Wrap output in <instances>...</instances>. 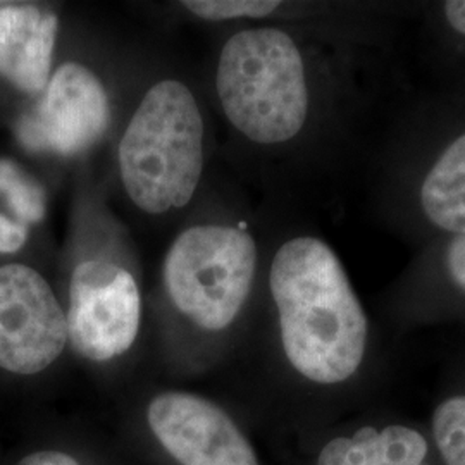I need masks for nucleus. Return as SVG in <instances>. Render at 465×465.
Wrapping results in <instances>:
<instances>
[{"mask_svg": "<svg viewBox=\"0 0 465 465\" xmlns=\"http://www.w3.org/2000/svg\"><path fill=\"white\" fill-rule=\"evenodd\" d=\"M109 119V99L97 74L80 63H66L50 76L44 97L17 134L28 149L76 155L105 134Z\"/></svg>", "mask_w": 465, "mask_h": 465, "instance_id": "nucleus-11", "label": "nucleus"}, {"mask_svg": "<svg viewBox=\"0 0 465 465\" xmlns=\"http://www.w3.org/2000/svg\"><path fill=\"white\" fill-rule=\"evenodd\" d=\"M374 316L397 338L424 328H465V232L417 249L374 299Z\"/></svg>", "mask_w": 465, "mask_h": 465, "instance_id": "nucleus-9", "label": "nucleus"}, {"mask_svg": "<svg viewBox=\"0 0 465 465\" xmlns=\"http://www.w3.org/2000/svg\"><path fill=\"white\" fill-rule=\"evenodd\" d=\"M182 5L205 21L249 19L264 23L278 5V0H186Z\"/></svg>", "mask_w": 465, "mask_h": 465, "instance_id": "nucleus-16", "label": "nucleus"}, {"mask_svg": "<svg viewBox=\"0 0 465 465\" xmlns=\"http://www.w3.org/2000/svg\"><path fill=\"white\" fill-rule=\"evenodd\" d=\"M441 465H465V332L445 351L424 420Z\"/></svg>", "mask_w": 465, "mask_h": 465, "instance_id": "nucleus-14", "label": "nucleus"}, {"mask_svg": "<svg viewBox=\"0 0 465 465\" xmlns=\"http://www.w3.org/2000/svg\"><path fill=\"white\" fill-rule=\"evenodd\" d=\"M388 57L255 25L221 50L217 97L232 130L253 149L295 163L367 161Z\"/></svg>", "mask_w": 465, "mask_h": 465, "instance_id": "nucleus-2", "label": "nucleus"}, {"mask_svg": "<svg viewBox=\"0 0 465 465\" xmlns=\"http://www.w3.org/2000/svg\"><path fill=\"white\" fill-rule=\"evenodd\" d=\"M0 459H2V453H0Z\"/></svg>", "mask_w": 465, "mask_h": 465, "instance_id": "nucleus-19", "label": "nucleus"}, {"mask_svg": "<svg viewBox=\"0 0 465 465\" xmlns=\"http://www.w3.org/2000/svg\"><path fill=\"white\" fill-rule=\"evenodd\" d=\"M59 19L35 5H0V74L19 90L36 94L50 80Z\"/></svg>", "mask_w": 465, "mask_h": 465, "instance_id": "nucleus-13", "label": "nucleus"}, {"mask_svg": "<svg viewBox=\"0 0 465 465\" xmlns=\"http://www.w3.org/2000/svg\"><path fill=\"white\" fill-rule=\"evenodd\" d=\"M388 334L324 238L282 234L267 253L261 302L238 350L253 374L228 401L280 460L380 401L393 369Z\"/></svg>", "mask_w": 465, "mask_h": 465, "instance_id": "nucleus-1", "label": "nucleus"}, {"mask_svg": "<svg viewBox=\"0 0 465 465\" xmlns=\"http://www.w3.org/2000/svg\"><path fill=\"white\" fill-rule=\"evenodd\" d=\"M69 353L64 305L36 269L0 266V388L45 386Z\"/></svg>", "mask_w": 465, "mask_h": 465, "instance_id": "nucleus-8", "label": "nucleus"}, {"mask_svg": "<svg viewBox=\"0 0 465 465\" xmlns=\"http://www.w3.org/2000/svg\"><path fill=\"white\" fill-rule=\"evenodd\" d=\"M419 47L436 88L465 92V0L422 2Z\"/></svg>", "mask_w": 465, "mask_h": 465, "instance_id": "nucleus-15", "label": "nucleus"}, {"mask_svg": "<svg viewBox=\"0 0 465 465\" xmlns=\"http://www.w3.org/2000/svg\"><path fill=\"white\" fill-rule=\"evenodd\" d=\"M2 4H4V2H0V5H2Z\"/></svg>", "mask_w": 465, "mask_h": 465, "instance_id": "nucleus-18", "label": "nucleus"}, {"mask_svg": "<svg viewBox=\"0 0 465 465\" xmlns=\"http://www.w3.org/2000/svg\"><path fill=\"white\" fill-rule=\"evenodd\" d=\"M0 465H140L113 430L78 419L32 420Z\"/></svg>", "mask_w": 465, "mask_h": 465, "instance_id": "nucleus-12", "label": "nucleus"}, {"mask_svg": "<svg viewBox=\"0 0 465 465\" xmlns=\"http://www.w3.org/2000/svg\"><path fill=\"white\" fill-rule=\"evenodd\" d=\"M366 173L371 214L400 242L417 250L465 232V92L432 88L393 104Z\"/></svg>", "mask_w": 465, "mask_h": 465, "instance_id": "nucleus-3", "label": "nucleus"}, {"mask_svg": "<svg viewBox=\"0 0 465 465\" xmlns=\"http://www.w3.org/2000/svg\"><path fill=\"white\" fill-rule=\"evenodd\" d=\"M264 253L245 224H199L167 250L166 314L159 331L174 376L199 374L238 353L257 312Z\"/></svg>", "mask_w": 465, "mask_h": 465, "instance_id": "nucleus-4", "label": "nucleus"}, {"mask_svg": "<svg viewBox=\"0 0 465 465\" xmlns=\"http://www.w3.org/2000/svg\"><path fill=\"white\" fill-rule=\"evenodd\" d=\"M278 465H441L424 420L369 405L334 422Z\"/></svg>", "mask_w": 465, "mask_h": 465, "instance_id": "nucleus-10", "label": "nucleus"}, {"mask_svg": "<svg viewBox=\"0 0 465 465\" xmlns=\"http://www.w3.org/2000/svg\"><path fill=\"white\" fill-rule=\"evenodd\" d=\"M111 430L140 465H269L232 401L176 384H134Z\"/></svg>", "mask_w": 465, "mask_h": 465, "instance_id": "nucleus-5", "label": "nucleus"}, {"mask_svg": "<svg viewBox=\"0 0 465 465\" xmlns=\"http://www.w3.org/2000/svg\"><path fill=\"white\" fill-rule=\"evenodd\" d=\"M30 236V226L23 223L16 200L0 174V253H16Z\"/></svg>", "mask_w": 465, "mask_h": 465, "instance_id": "nucleus-17", "label": "nucleus"}, {"mask_svg": "<svg viewBox=\"0 0 465 465\" xmlns=\"http://www.w3.org/2000/svg\"><path fill=\"white\" fill-rule=\"evenodd\" d=\"M117 163L140 211L166 214L190 203L203 171V119L186 84L163 80L150 88L119 142Z\"/></svg>", "mask_w": 465, "mask_h": 465, "instance_id": "nucleus-6", "label": "nucleus"}, {"mask_svg": "<svg viewBox=\"0 0 465 465\" xmlns=\"http://www.w3.org/2000/svg\"><path fill=\"white\" fill-rule=\"evenodd\" d=\"M64 312L71 357L105 386H117L119 399L126 390L123 374L145 331L143 297L134 274L102 259L80 262L71 272Z\"/></svg>", "mask_w": 465, "mask_h": 465, "instance_id": "nucleus-7", "label": "nucleus"}]
</instances>
